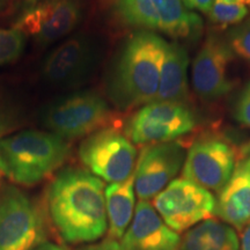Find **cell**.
Segmentation results:
<instances>
[{
	"instance_id": "cell-3",
	"label": "cell",
	"mask_w": 250,
	"mask_h": 250,
	"mask_svg": "<svg viewBox=\"0 0 250 250\" xmlns=\"http://www.w3.org/2000/svg\"><path fill=\"white\" fill-rule=\"evenodd\" d=\"M70 147L52 132L28 130L0 139V173L21 186H35L57 170Z\"/></svg>"
},
{
	"instance_id": "cell-11",
	"label": "cell",
	"mask_w": 250,
	"mask_h": 250,
	"mask_svg": "<svg viewBox=\"0 0 250 250\" xmlns=\"http://www.w3.org/2000/svg\"><path fill=\"white\" fill-rule=\"evenodd\" d=\"M177 142L145 146L134 168V191L140 201H149L175 179L186 160Z\"/></svg>"
},
{
	"instance_id": "cell-15",
	"label": "cell",
	"mask_w": 250,
	"mask_h": 250,
	"mask_svg": "<svg viewBox=\"0 0 250 250\" xmlns=\"http://www.w3.org/2000/svg\"><path fill=\"white\" fill-rule=\"evenodd\" d=\"M215 214L241 230L250 224V160H239L232 176L219 191Z\"/></svg>"
},
{
	"instance_id": "cell-10",
	"label": "cell",
	"mask_w": 250,
	"mask_h": 250,
	"mask_svg": "<svg viewBox=\"0 0 250 250\" xmlns=\"http://www.w3.org/2000/svg\"><path fill=\"white\" fill-rule=\"evenodd\" d=\"M79 0H26L18 12L14 28L41 44L62 39L80 20Z\"/></svg>"
},
{
	"instance_id": "cell-6",
	"label": "cell",
	"mask_w": 250,
	"mask_h": 250,
	"mask_svg": "<svg viewBox=\"0 0 250 250\" xmlns=\"http://www.w3.org/2000/svg\"><path fill=\"white\" fill-rule=\"evenodd\" d=\"M196 117L187 103L152 101L130 118L126 134L137 145L170 143L193 130Z\"/></svg>"
},
{
	"instance_id": "cell-4",
	"label": "cell",
	"mask_w": 250,
	"mask_h": 250,
	"mask_svg": "<svg viewBox=\"0 0 250 250\" xmlns=\"http://www.w3.org/2000/svg\"><path fill=\"white\" fill-rule=\"evenodd\" d=\"M215 204L217 199L210 190L183 176L174 179L153 198V208L176 233L213 218Z\"/></svg>"
},
{
	"instance_id": "cell-12",
	"label": "cell",
	"mask_w": 250,
	"mask_h": 250,
	"mask_svg": "<svg viewBox=\"0 0 250 250\" xmlns=\"http://www.w3.org/2000/svg\"><path fill=\"white\" fill-rule=\"evenodd\" d=\"M234 58L226 42L215 35L208 36L192 62L191 83L197 95L205 101H214L229 93L233 81L228 68Z\"/></svg>"
},
{
	"instance_id": "cell-22",
	"label": "cell",
	"mask_w": 250,
	"mask_h": 250,
	"mask_svg": "<svg viewBox=\"0 0 250 250\" xmlns=\"http://www.w3.org/2000/svg\"><path fill=\"white\" fill-rule=\"evenodd\" d=\"M26 46V39L20 30L0 28V66L20 58Z\"/></svg>"
},
{
	"instance_id": "cell-28",
	"label": "cell",
	"mask_w": 250,
	"mask_h": 250,
	"mask_svg": "<svg viewBox=\"0 0 250 250\" xmlns=\"http://www.w3.org/2000/svg\"><path fill=\"white\" fill-rule=\"evenodd\" d=\"M34 250H66L65 248H62V247L56 245V243H52V242H43L41 243L39 247H36Z\"/></svg>"
},
{
	"instance_id": "cell-18",
	"label": "cell",
	"mask_w": 250,
	"mask_h": 250,
	"mask_svg": "<svg viewBox=\"0 0 250 250\" xmlns=\"http://www.w3.org/2000/svg\"><path fill=\"white\" fill-rule=\"evenodd\" d=\"M180 250H241L233 227L217 219H208L187 230Z\"/></svg>"
},
{
	"instance_id": "cell-2",
	"label": "cell",
	"mask_w": 250,
	"mask_h": 250,
	"mask_svg": "<svg viewBox=\"0 0 250 250\" xmlns=\"http://www.w3.org/2000/svg\"><path fill=\"white\" fill-rule=\"evenodd\" d=\"M167 42L152 31L142 30L127 40L111 83L115 101L122 107H136L154 101Z\"/></svg>"
},
{
	"instance_id": "cell-16",
	"label": "cell",
	"mask_w": 250,
	"mask_h": 250,
	"mask_svg": "<svg viewBox=\"0 0 250 250\" xmlns=\"http://www.w3.org/2000/svg\"><path fill=\"white\" fill-rule=\"evenodd\" d=\"M188 65L189 56L186 48L176 42L167 43L162 61L156 101L187 103L189 100Z\"/></svg>"
},
{
	"instance_id": "cell-23",
	"label": "cell",
	"mask_w": 250,
	"mask_h": 250,
	"mask_svg": "<svg viewBox=\"0 0 250 250\" xmlns=\"http://www.w3.org/2000/svg\"><path fill=\"white\" fill-rule=\"evenodd\" d=\"M227 44L233 54L250 62V20L229 31Z\"/></svg>"
},
{
	"instance_id": "cell-8",
	"label": "cell",
	"mask_w": 250,
	"mask_h": 250,
	"mask_svg": "<svg viewBox=\"0 0 250 250\" xmlns=\"http://www.w3.org/2000/svg\"><path fill=\"white\" fill-rule=\"evenodd\" d=\"M111 112L96 93L83 92L55 102L45 112V126L61 138H79L101 130Z\"/></svg>"
},
{
	"instance_id": "cell-1",
	"label": "cell",
	"mask_w": 250,
	"mask_h": 250,
	"mask_svg": "<svg viewBox=\"0 0 250 250\" xmlns=\"http://www.w3.org/2000/svg\"><path fill=\"white\" fill-rule=\"evenodd\" d=\"M104 183L90 171L78 168L62 170L48 190L52 224L65 242H94L107 233Z\"/></svg>"
},
{
	"instance_id": "cell-21",
	"label": "cell",
	"mask_w": 250,
	"mask_h": 250,
	"mask_svg": "<svg viewBox=\"0 0 250 250\" xmlns=\"http://www.w3.org/2000/svg\"><path fill=\"white\" fill-rule=\"evenodd\" d=\"M248 13L249 9L243 0H214L208 17L218 26L227 27L241 23Z\"/></svg>"
},
{
	"instance_id": "cell-13",
	"label": "cell",
	"mask_w": 250,
	"mask_h": 250,
	"mask_svg": "<svg viewBox=\"0 0 250 250\" xmlns=\"http://www.w3.org/2000/svg\"><path fill=\"white\" fill-rule=\"evenodd\" d=\"M122 246L125 250H180L181 237L166 225L151 203L140 201Z\"/></svg>"
},
{
	"instance_id": "cell-24",
	"label": "cell",
	"mask_w": 250,
	"mask_h": 250,
	"mask_svg": "<svg viewBox=\"0 0 250 250\" xmlns=\"http://www.w3.org/2000/svg\"><path fill=\"white\" fill-rule=\"evenodd\" d=\"M234 117L240 124L250 127V83H247L237 99Z\"/></svg>"
},
{
	"instance_id": "cell-5",
	"label": "cell",
	"mask_w": 250,
	"mask_h": 250,
	"mask_svg": "<svg viewBox=\"0 0 250 250\" xmlns=\"http://www.w3.org/2000/svg\"><path fill=\"white\" fill-rule=\"evenodd\" d=\"M79 158L96 177L109 183H120L133 174L137 149L120 131L101 129L81 143Z\"/></svg>"
},
{
	"instance_id": "cell-26",
	"label": "cell",
	"mask_w": 250,
	"mask_h": 250,
	"mask_svg": "<svg viewBox=\"0 0 250 250\" xmlns=\"http://www.w3.org/2000/svg\"><path fill=\"white\" fill-rule=\"evenodd\" d=\"M81 250H125L124 247L122 246V243H120L117 240H112V239H105L103 241L95 243V245H90L87 246L85 248H83Z\"/></svg>"
},
{
	"instance_id": "cell-29",
	"label": "cell",
	"mask_w": 250,
	"mask_h": 250,
	"mask_svg": "<svg viewBox=\"0 0 250 250\" xmlns=\"http://www.w3.org/2000/svg\"><path fill=\"white\" fill-rule=\"evenodd\" d=\"M6 1H7V0H0V9H1V7H4Z\"/></svg>"
},
{
	"instance_id": "cell-27",
	"label": "cell",
	"mask_w": 250,
	"mask_h": 250,
	"mask_svg": "<svg viewBox=\"0 0 250 250\" xmlns=\"http://www.w3.org/2000/svg\"><path fill=\"white\" fill-rule=\"evenodd\" d=\"M241 250H250V224L242 229Z\"/></svg>"
},
{
	"instance_id": "cell-25",
	"label": "cell",
	"mask_w": 250,
	"mask_h": 250,
	"mask_svg": "<svg viewBox=\"0 0 250 250\" xmlns=\"http://www.w3.org/2000/svg\"><path fill=\"white\" fill-rule=\"evenodd\" d=\"M183 5L189 9H196L204 14H210L214 0H182Z\"/></svg>"
},
{
	"instance_id": "cell-19",
	"label": "cell",
	"mask_w": 250,
	"mask_h": 250,
	"mask_svg": "<svg viewBox=\"0 0 250 250\" xmlns=\"http://www.w3.org/2000/svg\"><path fill=\"white\" fill-rule=\"evenodd\" d=\"M158 4L160 17L159 31L174 39H189L201 33L202 19L189 11L182 0H158Z\"/></svg>"
},
{
	"instance_id": "cell-9",
	"label": "cell",
	"mask_w": 250,
	"mask_h": 250,
	"mask_svg": "<svg viewBox=\"0 0 250 250\" xmlns=\"http://www.w3.org/2000/svg\"><path fill=\"white\" fill-rule=\"evenodd\" d=\"M237 161L236 149L226 139L204 136L188 149L182 175L199 186L220 191L232 176Z\"/></svg>"
},
{
	"instance_id": "cell-31",
	"label": "cell",
	"mask_w": 250,
	"mask_h": 250,
	"mask_svg": "<svg viewBox=\"0 0 250 250\" xmlns=\"http://www.w3.org/2000/svg\"><path fill=\"white\" fill-rule=\"evenodd\" d=\"M248 151H249V160H250V144H249V149H248Z\"/></svg>"
},
{
	"instance_id": "cell-20",
	"label": "cell",
	"mask_w": 250,
	"mask_h": 250,
	"mask_svg": "<svg viewBox=\"0 0 250 250\" xmlns=\"http://www.w3.org/2000/svg\"><path fill=\"white\" fill-rule=\"evenodd\" d=\"M117 12L122 20L130 26L148 30H159L158 0H118Z\"/></svg>"
},
{
	"instance_id": "cell-30",
	"label": "cell",
	"mask_w": 250,
	"mask_h": 250,
	"mask_svg": "<svg viewBox=\"0 0 250 250\" xmlns=\"http://www.w3.org/2000/svg\"><path fill=\"white\" fill-rule=\"evenodd\" d=\"M243 2H245L246 6H249L250 7V0H243Z\"/></svg>"
},
{
	"instance_id": "cell-7",
	"label": "cell",
	"mask_w": 250,
	"mask_h": 250,
	"mask_svg": "<svg viewBox=\"0 0 250 250\" xmlns=\"http://www.w3.org/2000/svg\"><path fill=\"white\" fill-rule=\"evenodd\" d=\"M40 208L15 187H6L0 196V250H34L45 242Z\"/></svg>"
},
{
	"instance_id": "cell-14",
	"label": "cell",
	"mask_w": 250,
	"mask_h": 250,
	"mask_svg": "<svg viewBox=\"0 0 250 250\" xmlns=\"http://www.w3.org/2000/svg\"><path fill=\"white\" fill-rule=\"evenodd\" d=\"M92 49L83 37H72L58 45L45 58L42 74L56 86H73L83 79L92 65Z\"/></svg>"
},
{
	"instance_id": "cell-17",
	"label": "cell",
	"mask_w": 250,
	"mask_h": 250,
	"mask_svg": "<svg viewBox=\"0 0 250 250\" xmlns=\"http://www.w3.org/2000/svg\"><path fill=\"white\" fill-rule=\"evenodd\" d=\"M105 210L108 219V237L123 239L136 210L134 174L120 183H110L105 187Z\"/></svg>"
}]
</instances>
